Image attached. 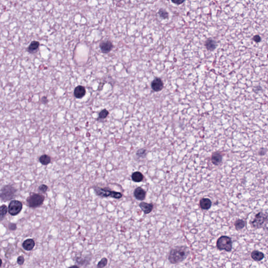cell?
<instances>
[{"label": "cell", "mask_w": 268, "mask_h": 268, "mask_svg": "<svg viewBox=\"0 0 268 268\" xmlns=\"http://www.w3.org/2000/svg\"><path fill=\"white\" fill-rule=\"evenodd\" d=\"M189 254V249L187 246H176L170 250L168 258L172 264H177L185 260Z\"/></svg>", "instance_id": "1"}, {"label": "cell", "mask_w": 268, "mask_h": 268, "mask_svg": "<svg viewBox=\"0 0 268 268\" xmlns=\"http://www.w3.org/2000/svg\"><path fill=\"white\" fill-rule=\"evenodd\" d=\"M17 189L13 185H5L1 190L0 197L2 201L7 202L14 199L16 196Z\"/></svg>", "instance_id": "2"}, {"label": "cell", "mask_w": 268, "mask_h": 268, "mask_svg": "<svg viewBox=\"0 0 268 268\" xmlns=\"http://www.w3.org/2000/svg\"><path fill=\"white\" fill-rule=\"evenodd\" d=\"M94 190L97 195L101 197H112L116 199H120L123 197V194L120 192L113 191L107 188L94 187Z\"/></svg>", "instance_id": "3"}, {"label": "cell", "mask_w": 268, "mask_h": 268, "mask_svg": "<svg viewBox=\"0 0 268 268\" xmlns=\"http://www.w3.org/2000/svg\"><path fill=\"white\" fill-rule=\"evenodd\" d=\"M45 197L40 193H33L27 198V204L31 208L40 207L43 204Z\"/></svg>", "instance_id": "4"}, {"label": "cell", "mask_w": 268, "mask_h": 268, "mask_svg": "<svg viewBox=\"0 0 268 268\" xmlns=\"http://www.w3.org/2000/svg\"><path fill=\"white\" fill-rule=\"evenodd\" d=\"M216 247L219 250L230 252L232 250L233 242L231 239L227 236H222L217 239Z\"/></svg>", "instance_id": "5"}, {"label": "cell", "mask_w": 268, "mask_h": 268, "mask_svg": "<svg viewBox=\"0 0 268 268\" xmlns=\"http://www.w3.org/2000/svg\"><path fill=\"white\" fill-rule=\"evenodd\" d=\"M268 214L266 213L260 212L255 215L254 219L250 222V224L253 228L258 229L264 226L268 222Z\"/></svg>", "instance_id": "6"}, {"label": "cell", "mask_w": 268, "mask_h": 268, "mask_svg": "<svg viewBox=\"0 0 268 268\" xmlns=\"http://www.w3.org/2000/svg\"><path fill=\"white\" fill-rule=\"evenodd\" d=\"M23 209V204L18 200L11 201L8 206V212L12 216H16L21 213Z\"/></svg>", "instance_id": "7"}, {"label": "cell", "mask_w": 268, "mask_h": 268, "mask_svg": "<svg viewBox=\"0 0 268 268\" xmlns=\"http://www.w3.org/2000/svg\"><path fill=\"white\" fill-rule=\"evenodd\" d=\"M151 87L155 92H160L164 89V83L162 79L160 78H156L151 83Z\"/></svg>", "instance_id": "8"}, {"label": "cell", "mask_w": 268, "mask_h": 268, "mask_svg": "<svg viewBox=\"0 0 268 268\" xmlns=\"http://www.w3.org/2000/svg\"><path fill=\"white\" fill-rule=\"evenodd\" d=\"M113 47L112 43L109 40L103 41L100 44L101 51L103 53H109L112 50Z\"/></svg>", "instance_id": "9"}, {"label": "cell", "mask_w": 268, "mask_h": 268, "mask_svg": "<svg viewBox=\"0 0 268 268\" xmlns=\"http://www.w3.org/2000/svg\"><path fill=\"white\" fill-rule=\"evenodd\" d=\"M74 96L77 99H82L86 94V89L82 85H78L74 90Z\"/></svg>", "instance_id": "10"}, {"label": "cell", "mask_w": 268, "mask_h": 268, "mask_svg": "<svg viewBox=\"0 0 268 268\" xmlns=\"http://www.w3.org/2000/svg\"><path fill=\"white\" fill-rule=\"evenodd\" d=\"M134 195L136 199L139 201H143L146 197V192L142 187H138L135 190Z\"/></svg>", "instance_id": "11"}, {"label": "cell", "mask_w": 268, "mask_h": 268, "mask_svg": "<svg viewBox=\"0 0 268 268\" xmlns=\"http://www.w3.org/2000/svg\"><path fill=\"white\" fill-rule=\"evenodd\" d=\"M40 47V42L36 40H34L32 41L30 43V45L28 46L27 48V51L30 53L34 54L38 51Z\"/></svg>", "instance_id": "12"}, {"label": "cell", "mask_w": 268, "mask_h": 268, "mask_svg": "<svg viewBox=\"0 0 268 268\" xmlns=\"http://www.w3.org/2000/svg\"><path fill=\"white\" fill-rule=\"evenodd\" d=\"M217 42L212 38H209L206 40L205 46L206 49L209 51H213L217 47Z\"/></svg>", "instance_id": "13"}, {"label": "cell", "mask_w": 268, "mask_h": 268, "mask_svg": "<svg viewBox=\"0 0 268 268\" xmlns=\"http://www.w3.org/2000/svg\"><path fill=\"white\" fill-rule=\"evenodd\" d=\"M223 156L219 152H215L213 153L211 157V161L215 166H219L222 161Z\"/></svg>", "instance_id": "14"}, {"label": "cell", "mask_w": 268, "mask_h": 268, "mask_svg": "<svg viewBox=\"0 0 268 268\" xmlns=\"http://www.w3.org/2000/svg\"><path fill=\"white\" fill-rule=\"evenodd\" d=\"M139 206L145 214H148L151 213L154 209V205L152 203H147L144 202H141Z\"/></svg>", "instance_id": "15"}, {"label": "cell", "mask_w": 268, "mask_h": 268, "mask_svg": "<svg viewBox=\"0 0 268 268\" xmlns=\"http://www.w3.org/2000/svg\"><path fill=\"white\" fill-rule=\"evenodd\" d=\"M35 246V242L33 239H27L22 244L23 248L26 251H31Z\"/></svg>", "instance_id": "16"}, {"label": "cell", "mask_w": 268, "mask_h": 268, "mask_svg": "<svg viewBox=\"0 0 268 268\" xmlns=\"http://www.w3.org/2000/svg\"><path fill=\"white\" fill-rule=\"evenodd\" d=\"M199 205L203 210H208L212 206V202L208 198H203L199 201Z\"/></svg>", "instance_id": "17"}, {"label": "cell", "mask_w": 268, "mask_h": 268, "mask_svg": "<svg viewBox=\"0 0 268 268\" xmlns=\"http://www.w3.org/2000/svg\"><path fill=\"white\" fill-rule=\"evenodd\" d=\"M251 257L256 261H260L264 258V254L263 252L258 250L253 251L251 254Z\"/></svg>", "instance_id": "18"}, {"label": "cell", "mask_w": 268, "mask_h": 268, "mask_svg": "<svg viewBox=\"0 0 268 268\" xmlns=\"http://www.w3.org/2000/svg\"><path fill=\"white\" fill-rule=\"evenodd\" d=\"M132 179L135 182H140L144 180V176L140 172H135L132 175Z\"/></svg>", "instance_id": "19"}, {"label": "cell", "mask_w": 268, "mask_h": 268, "mask_svg": "<svg viewBox=\"0 0 268 268\" xmlns=\"http://www.w3.org/2000/svg\"><path fill=\"white\" fill-rule=\"evenodd\" d=\"M39 161L43 166H47L51 162V159L50 157L47 155H43L40 157Z\"/></svg>", "instance_id": "20"}, {"label": "cell", "mask_w": 268, "mask_h": 268, "mask_svg": "<svg viewBox=\"0 0 268 268\" xmlns=\"http://www.w3.org/2000/svg\"><path fill=\"white\" fill-rule=\"evenodd\" d=\"M245 225H246L245 222L243 219H237L234 224L235 228L238 231L243 229L245 227Z\"/></svg>", "instance_id": "21"}, {"label": "cell", "mask_w": 268, "mask_h": 268, "mask_svg": "<svg viewBox=\"0 0 268 268\" xmlns=\"http://www.w3.org/2000/svg\"><path fill=\"white\" fill-rule=\"evenodd\" d=\"M8 212V207L6 206V205L3 204L1 206V216H0L1 221H3L4 217L6 216Z\"/></svg>", "instance_id": "22"}, {"label": "cell", "mask_w": 268, "mask_h": 268, "mask_svg": "<svg viewBox=\"0 0 268 268\" xmlns=\"http://www.w3.org/2000/svg\"><path fill=\"white\" fill-rule=\"evenodd\" d=\"M158 14L159 15L160 17L163 18L164 20L168 19L169 18V13H168L167 11L164 9V8H160L159 11H158Z\"/></svg>", "instance_id": "23"}, {"label": "cell", "mask_w": 268, "mask_h": 268, "mask_svg": "<svg viewBox=\"0 0 268 268\" xmlns=\"http://www.w3.org/2000/svg\"><path fill=\"white\" fill-rule=\"evenodd\" d=\"M109 115V112L107 109H103L99 113V119L103 120L107 118Z\"/></svg>", "instance_id": "24"}, {"label": "cell", "mask_w": 268, "mask_h": 268, "mask_svg": "<svg viewBox=\"0 0 268 268\" xmlns=\"http://www.w3.org/2000/svg\"><path fill=\"white\" fill-rule=\"evenodd\" d=\"M108 262V260L106 258H103L99 261L98 264L97 265V268H104L105 266H107Z\"/></svg>", "instance_id": "25"}, {"label": "cell", "mask_w": 268, "mask_h": 268, "mask_svg": "<svg viewBox=\"0 0 268 268\" xmlns=\"http://www.w3.org/2000/svg\"><path fill=\"white\" fill-rule=\"evenodd\" d=\"M147 155V150L146 149H140L136 152V155L139 158H145Z\"/></svg>", "instance_id": "26"}, {"label": "cell", "mask_w": 268, "mask_h": 268, "mask_svg": "<svg viewBox=\"0 0 268 268\" xmlns=\"http://www.w3.org/2000/svg\"><path fill=\"white\" fill-rule=\"evenodd\" d=\"M38 190H40V191L42 192V193H45L47 191L48 187L47 185H45V184H42V185H40Z\"/></svg>", "instance_id": "27"}, {"label": "cell", "mask_w": 268, "mask_h": 268, "mask_svg": "<svg viewBox=\"0 0 268 268\" xmlns=\"http://www.w3.org/2000/svg\"><path fill=\"white\" fill-rule=\"evenodd\" d=\"M77 263H78L79 264L81 265H84L85 263H88V260L85 259L81 258L80 257H78L76 259Z\"/></svg>", "instance_id": "28"}, {"label": "cell", "mask_w": 268, "mask_h": 268, "mask_svg": "<svg viewBox=\"0 0 268 268\" xmlns=\"http://www.w3.org/2000/svg\"><path fill=\"white\" fill-rule=\"evenodd\" d=\"M261 36H260L259 35H254L253 38H252V40L254 41V42H256L257 43H260L261 41Z\"/></svg>", "instance_id": "29"}, {"label": "cell", "mask_w": 268, "mask_h": 268, "mask_svg": "<svg viewBox=\"0 0 268 268\" xmlns=\"http://www.w3.org/2000/svg\"><path fill=\"white\" fill-rule=\"evenodd\" d=\"M24 262H25V259H24V257L19 256L18 257V259H17V262H18V264L19 265H23L24 264Z\"/></svg>", "instance_id": "30"}, {"label": "cell", "mask_w": 268, "mask_h": 268, "mask_svg": "<svg viewBox=\"0 0 268 268\" xmlns=\"http://www.w3.org/2000/svg\"><path fill=\"white\" fill-rule=\"evenodd\" d=\"M8 228L10 229L11 231H15L17 228V226L15 224H13V223H10L8 225Z\"/></svg>", "instance_id": "31"}, {"label": "cell", "mask_w": 268, "mask_h": 268, "mask_svg": "<svg viewBox=\"0 0 268 268\" xmlns=\"http://www.w3.org/2000/svg\"><path fill=\"white\" fill-rule=\"evenodd\" d=\"M266 149L265 148H261L259 152V155L260 156H263L266 153Z\"/></svg>", "instance_id": "32"}, {"label": "cell", "mask_w": 268, "mask_h": 268, "mask_svg": "<svg viewBox=\"0 0 268 268\" xmlns=\"http://www.w3.org/2000/svg\"><path fill=\"white\" fill-rule=\"evenodd\" d=\"M41 101H42V102L43 103V104H46V103H47L48 102V100L47 97H46V96H43V97H42Z\"/></svg>", "instance_id": "33"}, {"label": "cell", "mask_w": 268, "mask_h": 268, "mask_svg": "<svg viewBox=\"0 0 268 268\" xmlns=\"http://www.w3.org/2000/svg\"><path fill=\"white\" fill-rule=\"evenodd\" d=\"M172 3H174V4H177V5H180V4H182L184 2V1H172Z\"/></svg>", "instance_id": "34"}, {"label": "cell", "mask_w": 268, "mask_h": 268, "mask_svg": "<svg viewBox=\"0 0 268 268\" xmlns=\"http://www.w3.org/2000/svg\"><path fill=\"white\" fill-rule=\"evenodd\" d=\"M69 268H80L79 266H77L76 265H74V266H70L69 267Z\"/></svg>", "instance_id": "35"}]
</instances>
